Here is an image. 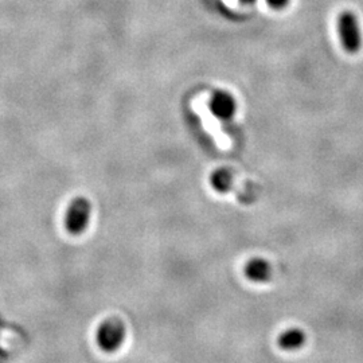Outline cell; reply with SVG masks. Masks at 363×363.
Instances as JSON below:
<instances>
[{"label": "cell", "instance_id": "obj_1", "mask_svg": "<svg viewBox=\"0 0 363 363\" xmlns=\"http://www.w3.org/2000/svg\"><path fill=\"white\" fill-rule=\"evenodd\" d=\"M336 29L341 43L343 45L347 52H360L362 45V36H361V29L357 15L351 11H343L339 14Z\"/></svg>", "mask_w": 363, "mask_h": 363}, {"label": "cell", "instance_id": "obj_2", "mask_svg": "<svg viewBox=\"0 0 363 363\" xmlns=\"http://www.w3.org/2000/svg\"><path fill=\"white\" fill-rule=\"evenodd\" d=\"M125 339V326L119 318H109L97 331V345L105 353H115Z\"/></svg>", "mask_w": 363, "mask_h": 363}, {"label": "cell", "instance_id": "obj_3", "mask_svg": "<svg viewBox=\"0 0 363 363\" xmlns=\"http://www.w3.org/2000/svg\"><path fill=\"white\" fill-rule=\"evenodd\" d=\"M90 213H92V206L87 198L78 197L71 201L65 218V226L70 234L80 236L85 232V229L89 225Z\"/></svg>", "mask_w": 363, "mask_h": 363}, {"label": "cell", "instance_id": "obj_4", "mask_svg": "<svg viewBox=\"0 0 363 363\" xmlns=\"http://www.w3.org/2000/svg\"><path fill=\"white\" fill-rule=\"evenodd\" d=\"M210 112L220 120H230L237 111V104L234 97L225 90H217L210 101H208Z\"/></svg>", "mask_w": 363, "mask_h": 363}, {"label": "cell", "instance_id": "obj_5", "mask_svg": "<svg viewBox=\"0 0 363 363\" xmlns=\"http://www.w3.org/2000/svg\"><path fill=\"white\" fill-rule=\"evenodd\" d=\"M245 276L255 283H266L272 278V266L262 257L249 259L245 265Z\"/></svg>", "mask_w": 363, "mask_h": 363}, {"label": "cell", "instance_id": "obj_6", "mask_svg": "<svg viewBox=\"0 0 363 363\" xmlns=\"http://www.w3.org/2000/svg\"><path fill=\"white\" fill-rule=\"evenodd\" d=\"M277 343L285 351H294L306 343V332L300 329H287L278 336Z\"/></svg>", "mask_w": 363, "mask_h": 363}, {"label": "cell", "instance_id": "obj_7", "mask_svg": "<svg viewBox=\"0 0 363 363\" xmlns=\"http://www.w3.org/2000/svg\"><path fill=\"white\" fill-rule=\"evenodd\" d=\"M210 183L213 186V189L218 192H227L232 187L233 183V176L229 170L225 169H220L217 171L211 173L210 176Z\"/></svg>", "mask_w": 363, "mask_h": 363}, {"label": "cell", "instance_id": "obj_8", "mask_svg": "<svg viewBox=\"0 0 363 363\" xmlns=\"http://www.w3.org/2000/svg\"><path fill=\"white\" fill-rule=\"evenodd\" d=\"M266 3L273 10H283L290 4V0H266Z\"/></svg>", "mask_w": 363, "mask_h": 363}, {"label": "cell", "instance_id": "obj_9", "mask_svg": "<svg viewBox=\"0 0 363 363\" xmlns=\"http://www.w3.org/2000/svg\"><path fill=\"white\" fill-rule=\"evenodd\" d=\"M242 3H253V1H256V0H241Z\"/></svg>", "mask_w": 363, "mask_h": 363}]
</instances>
